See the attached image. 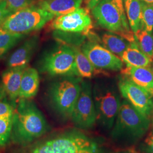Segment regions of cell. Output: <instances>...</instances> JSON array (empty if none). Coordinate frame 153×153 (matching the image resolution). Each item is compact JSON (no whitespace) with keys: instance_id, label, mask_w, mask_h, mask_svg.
I'll list each match as a JSON object with an SVG mask.
<instances>
[{"instance_id":"cell-1","label":"cell","mask_w":153,"mask_h":153,"mask_svg":"<svg viewBox=\"0 0 153 153\" xmlns=\"http://www.w3.org/2000/svg\"><path fill=\"white\" fill-rule=\"evenodd\" d=\"M49 129L44 116L33 101L20 98L13 116L11 141L26 145L42 137Z\"/></svg>"},{"instance_id":"cell-38","label":"cell","mask_w":153,"mask_h":153,"mask_svg":"<svg viewBox=\"0 0 153 153\" xmlns=\"http://www.w3.org/2000/svg\"><path fill=\"white\" fill-rule=\"evenodd\" d=\"M2 1V0H0V2H1V1Z\"/></svg>"},{"instance_id":"cell-22","label":"cell","mask_w":153,"mask_h":153,"mask_svg":"<svg viewBox=\"0 0 153 153\" xmlns=\"http://www.w3.org/2000/svg\"><path fill=\"white\" fill-rule=\"evenodd\" d=\"M134 36L139 48L153 62V35L152 33L141 29L135 33Z\"/></svg>"},{"instance_id":"cell-6","label":"cell","mask_w":153,"mask_h":153,"mask_svg":"<svg viewBox=\"0 0 153 153\" xmlns=\"http://www.w3.org/2000/svg\"><path fill=\"white\" fill-rule=\"evenodd\" d=\"M94 18L101 26L115 33L129 43L136 41L134 33L129 30L120 11L111 0H100L91 9Z\"/></svg>"},{"instance_id":"cell-14","label":"cell","mask_w":153,"mask_h":153,"mask_svg":"<svg viewBox=\"0 0 153 153\" xmlns=\"http://www.w3.org/2000/svg\"><path fill=\"white\" fill-rule=\"evenodd\" d=\"M122 73L126 78L153 95V69L150 67H134L126 65Z\"/></svg>"},{"instance_id":"cell-2","label":"cell","mask_w":153,"mask_h":153,"mask_svg":"<svg viewBox=\"0 0 153 153\" xmlns=\"http://www.w3.org/2000/svg\"><path fill=\"white\" fill-rule=\"evenodd\" d=\"M98 143L82 132L65 131L38 143L31 153H100Z\"/></svg>"},{"instance_id":"cell-35","label":"cell","mask_w":153,"mask_h":153,"mask_svg":"<svg viewBox=\"0 0 153 153\" xmlns=\"http://www.w3.org/2000/svg\"><path fill=\"white\" fill-rule=\"evenodd\" d=\"M152 124L153 126V109H152Z\"/></svg>"},{"instance_id":"cell-33","label":"cell","mask_w":153,"mask_h":153,"mask_svg":"<svg viewBox=\"0 0 153 153\" xmlns=\"http://www.w3.org/2000/svg\"><path fill=\"white\" fill-rule=\"evenodd\" d=\"M131 0H123V2H124V7H125V9H126V11L128 10L129 5L131 2Z\"/></svg>"},{"instance_id":"cell-24","label":"cell","mask_w":153,"mask_h":153,"mask_svg":"<svg viewBox=\"0 0 153 153\" xmlns=\"http://www.w3.org/2000/svg\"><path fill=\"white\" fill-rule=\"evenodd\" d=\"M13 120V117H0V146H4L11 139Z\"/></svg>"},{"instance_id":"cell-20","label":"cell","mask_w":153,"mask_h":153,"mask_svg":"<svg viewBox=\"0 0 153 153\" xmlns=\"http://www.w3.org/2000/svg\"><path fill=\"white\" fill-rule=\"evenodd\" d=\"M142 2L141 0H131L126 10L128 22L131 30L135 33L143 29L142 22Z\"/></svg>"},{"instance_id":"cell-23","label":"cell","mask_w":153,"mask_h":153,"mask_svg":"<svg viewBox=\"0 0 153 153\" xmlns=\"http://www.w3.org/2000/svg\"><path fill=\"white\" fill-rule=\"evenodd\" d=\"M25 35L4 31L0 34V57L5 55L16 43L20 41Z\"/></svg>"},{"instance_id":"cell-7","label":"cell","mask_w":153,"mask_h":153,"mask_svg":"<svg viewBox=\"0 0 153 153\" xmlns=\"http://www.w3.org/2000/svg\"><path fill=\"white\" fill-rule=\"evenodd\" d=\"M93 98L97 114V121L103 128L112 129L120 108L121 102L114 89L95 86Z\"/></svg>"},{"instance_id":"cell-21","label":"cell","mask_w":153,"mask_h":153,"mask_svg":"<svg viewBox=\"0 0 153 153\" xmlns=\"http://www.w3.org/2000/svg\"><path fill=\"white\" fill-rule=\"evenodd\" d=\"M76 54V63L78 76L91 78L95 72V67L83 53L82 49L73 47Z\"/></svg>"},{"instance_id":"cell-4","label":"cell","mask_w":153,"mask_h":153,"mask_svg":"<svg viewBox=\"0 0 153 153\" xmlns=\"http://www.w3.org/2000/svg\"><path fill=\"white\" fill-rule=\"evenodd\" d=\"M54 17L39 6H31L12 13L0 24V30L25 35L41 29Z\"/></svg>"},{"instance_id":"cell-19","label":"cell","mask_w":153,"mask_h":153,"mask_svg":"<svg viewBox=\"0 0 153 153\" xmlns=\"http://www.w3.org/2000/svg\"><path fill=\"white\" fill-rule=\"evenodd\" d=\"M102 41L107 49L120 57L131 43L120 36L110 33H104L102 37Z\"/></svg>"},{"instance_id":"cell-36","label":"cell","mask_w":153,"mask_h":153,"mask_svg":"<svg viewBox=\"0 0 153 153\" xmlns=\"http://www.w3.org/2000/svg\"><path fill=\"white\" fill-rule=\"evenodd\" d=\"M4 32V31H2V30H0V34L1 33H2Z\"/></svg>"},{"instance_id":"cell-12","label":"cell","mask_w":153,"mask_h":153,"mask_svg":"<svg viewBox=\"0 0 153 153\" xmlns=\"http://www.w3.org/2000/svg\"><path fill=\"white\" fill-rule=\"evenodd\" d=\"M81 49L94 67L111 70L123 68V61L120 57L100 44L89 42L83 44Z\"/></svg>"},{"instance_id":"cell-18","label":"cell","mask_w":153,"mask_h":153,"mask_svg":"<svg viewBox=\"0 0 153 153\" xmlns=\"http://www.w3.org/2000/svg\"><path fill=\"white\" fill-rule=\"evenodd\" d=\"M127 65L134 67H150L153 61L139 48L136 42L131 43L128 48L120 56Z\"/></svg>"},{"instance_id":"cell-13","label":"cell","mask_w":153,"mask_h":153,"mask_svg":"<svg viewBox=\"0 0 153 153\" xmlns=\"http://www.w3.org/2000/svg\"><path fill=\"white\" fill-rule=\"evenodd\" d=\"M38 44V39L35 36L26 40L10 56L7 60V66L9 68L27 67L37 48Z\"/></svg>"},{"instance_id":"cell-15","label":"cell","mask_w":153,"mask_h":153,"mask_svg":"<svg viewBox=\"0 0 153 153\" xmlns=\"http://www.w3.org/2000/svg\"><path fill=\"white\" fill-rule=\"evenodd\" d=\"M26 67L9 68L2 74V84L6 94L13 101L19 95L22 75Z\"/></svg>"},{"instance_id":"cell-27","label":"cell","mask_w":153,"mask_h":153,"mask_svg":"<svg viewBox=\"0 0 153 153\" xmlns=\"http://www.w3.org/2000/svg\"><path fill=\"white\" fill-rule=\"evenodd\" d=\"M15 110L11 104L3 101L0 100V117H13Z\"/></svg>"},{"instance_id":"cell-31","label":"cell","mask_w":153,"mask_h":153,"mask_svg":"<svg viewBox=\"0 0 153 153\" xmlns=\"http://www.w3.org/2000/svg\"><path fill=\"white\" fill-rule=\"evenodd\" d=\"M100 0H88L87 4V8L88 9H92L94 7V6L96 5Z\"/></svg>"},{"instance_id":"cell-34","label":"cell","mask_w":153,"mask_h":153,"mask_svg":"<svg viewBox=\"0 0 153 153\" xmlns=\"http://www.w3.org/2000/svg\"><path fill=\"white\" fill-rule=\"evenodd\" d=\"M142 2L146 4H153V0H141Z\"/></svg>"},{"instance_id":"cell-29","label":"cell","mask_w":153,"mask_h":153,"mask_svg":"<svg viewBox=\"0 0 153 153\" xmlns=\"http://www.w3.org/2000/svg\"><path fill=\"white\" fill-rule=\"evenodd\" d=\"M144 149L146 153H153V131H150L145 138Z\"/></svg>"},{"instance_id":"cell-30","label":"cell","mask_w":153,"mask_h":153,"mask_svg":"<svg viewBox=\"0 0 153 153\" xmlns=\"http://www.w3.org/2000/svg\"><path fill=\"white\" fill-rule=\"evenodd\" d=\"M116 6L117 7L119 10L120 11L121 15L123 17V18L127 21L126 18V13H125V10H124V4H123V0H111Z\"/></svg>"},{"instance_id":"cell-26","label":"cell","mask_w":153,"mask_h":153,"mask_svg":"<svg viewBox=\"0 0 153 153\" xmlns=\"http://www.w3.org/2000/svg\"><path fill=\"white\" fill-rule=\"evenodd\" d=\"M7 7L13 13L23 9L24 8L31 6L33 5L35 0H5Z\"/></svg>"},{"instance_id":"cell-3","label":"cell","mask_w":153,"mask_h":153,"mask_svg":"<svg viewBox=\"0 0 153 153\" xmlns=\"http://www.w3.org/2000/svg\"><path fill=\"white\" fill-rule=\"evenodd\" d=\"M150 125L149 119L142 115L127 100L121 102L120 108L112 128L111 136L119 142L134 141L145 135Z\"/></svg>"},{"instance_id":"cell-17","label":"cell","mask_w":153,"mask_h":153,"mask_svg":"<svg viewBox=\"0 0 153 153\" xmlns=\"http://www.w3.org/2000/svg\"><path fill=\"white\" fill-rule=\"evenodd\" d=\"M40 79L38 71L33 68L26 67L23 73L19 97L32 98L38 92Z\"/></svg>"},{"instance_id":"cell-10","label":"cell","mask_w":153,"mask_h":153,"mask_svg":"<svg viewBox=\"0 0 153 153\" xmlns=\"http://www.w3.org/2000/svg\"><path fill=\"white\" fill-rule=\"evenodd\" d=\"M121 95L142 115L149 119L153 107V95L127 78L119 83Z\"/></svg>"},{"instance_id":"cell-9","label":"cell","mask_w":153,"mask_h":153,"mask_svg":"<svg viewBox=\"0 0 153 153\" xmlns=\"http://www.w3.org/2000/svg\"><path fill=\"white\" fill-rule=\"evenodd\" d=\"M73 123L81 129L92 128L97 122V114L89 83H81V90L71 117Z\"/></svg>"},{"instance_id":"cell-28","label":"cell","mask_w":153,"mask_h":153,"mask_svg":"<svg viewBox=\"0 0 153 153\" xmlns=\"http://www.w3.org/2000/svg\"><path fill=\"white\" fill-rule=\"evenodd\" d=\"M13 12L9 9L5 0L0 2V24L10 16Z\"/></svg>"},{"instance_id":"cell-39","label":"cell","mask_w":153,"mask_h":153,"mask_svg":"<svg viewBox=\"0 0 153 153\" xmlns=\"http://www.w3.org/2000/svg\"><path fill=\"white\" fill-rule=\"evenodd\" d=\"M39 1H40V0H39Z\"/></svg>"},{"instance_id":"cell-5","label":"cell","mask_w":153,"mask_h":153,"mask_svg":"<svg viewBox=\"0 0 153 153\" xmlns=\"http://www.w3.org/2000/svg\"><path fill=\"white\" fill-rule=\"evenodd\" d=\"M81 90L76 79L68 78L53 82L48 90V97L52 108L63 119H71Z\"/></svg>"},{"instance_id":"cell-32","label":"cell","mask_w":153,"mask_h":153,"mask_svg":"<svg viewBox=\"0 0 153 153\" xmlns=\"http://www.w3.org/2000/svg\"><path fill=\"white\" fill-rule=\"evenodd\" d=\"M6 94L5 90L2 86V83H0V100H2L5 97Z\"/></svg>"},{"instance_id":"cell-8","label":"cell","mask_w":153,"mask_h":153,"mask_svg":"<svg viewBox=\"0 0 153 153\" xmlns=\"http://www.w3.org/2000/svg\"><path fill=\"white\" fill-rule=\"evenodd\" d=\"M40 70L52 76H78L73 47L62 44L47 53L41 60Z\"/></svg>"},{"instance_id":"cell-25","label":"cell","mask_w":153,"mask_h":153,"mask_svg":"<svg viewBox=\"0 0 153 153\" xmlns=\"http://www.w3.org/2000/svg\"><path fill=\"white\" fill-rule=\"evenodd\" d=\"M142 22L143 29L149 33L153 30V3L146 4L142 2Z\"/></svg>"},{"instance_id":"cell-16","label":"cell","mask_w":153,"mask_h":153,"mask_svg":"<svg viewBox=\"0 0 153 153\" xmlns=\"http://www.w3.org/2000/svg\"><path fill=\"white\" fill-rule=\"evenodd\" d=\"M83 0H40L39 6L55 16L70 13L79 8Z\"/></svg>"},{"instance_id":"cell-37","label":"cell","mask_w":153,"mask_h":153,"mask_svg":"<svg viewBox=\"0 0 153 153\" xmlns=\"http://www.w3.org/2000/svg\"><path fill=\"white\" fill-rule=\"evenodd\" d=\"M85 2H86V4H87V3H88V0H85Z\"/></svg>"},{"instance_id":"cell-11","label":"cell","mask_w":153,"mask_h":153,"mask_svg":"<svg viewBox=\"0 0 153 153\" xmlns=\"http://www.w3.org/2000/svg\"><path fill=\"white\" fill-rule=\"evenodd\" d=\"M88 8L79 7L65 15L57 16L51 23L53 29L64 32L88 34L93 28Z\"/></svg>"}]
</instances>
